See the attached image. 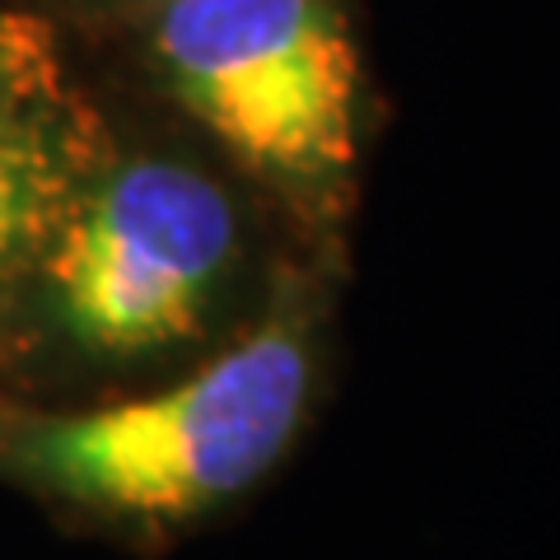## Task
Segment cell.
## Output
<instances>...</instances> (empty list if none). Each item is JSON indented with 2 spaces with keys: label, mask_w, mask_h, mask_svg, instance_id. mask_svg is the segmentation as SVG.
<instances>
[{
  "label": "cell",
  "mask_w": 560,
  "mask_h": 560,
  "mask_svg": "<svg viewBox=\"0 0 560 560\" xmlns=\"http://www.w3.org/2000/svg\"><path fill=\"white\" fill-rule=\"evenodd\" d=\"M308 401L300 331L271 323L164 393L61 416L20 458L61 495L136 518H187L261 481Z\"/></svg>",
  "instance_id": "cell-1"
},
{
  "label": "cell",
  "mask_w": 560,
  "mask_h": 560,
  "mask_svg": "<svg viewBox=\"0 0 560 560\" xmlns=\"http://www.w3.org/2000/svg\"><path fill=\"white\" fill-rule=\"evenodd\" d=\"M154 47L178 98L248 164L327 183L355 160L360 70L331 0H168Z\"/></svg>",
  "instance_id": "cell-2"
},
{
  "label": "cell",
  "mask_w": 560,
  "mask_h": 560,
  "mask_svg": "<svg viewBox=\"0 0 560 560\" xmlns=\"http://www.w3.org/2000/svg\"><path fill=\"white\" fill-rule=\"evenodd\" d=\"M238 248V215L201 168H117L66 224L51 294L70 337L103 355H145L191 337Z\"/></svg>",
  "instance_id": "cell-3"
},
{
  "label": "cell",
  "mask_w": 560,
  "mask_h": 560,
  "mask_svg": "<svg viewBox=\"0 0 560 560\" xmlns=\"http://www.w3.org/2000/svg\"><path fill=\"white\" fill-rule=\"evenodd\" d=\"M38 210H43L38 168L10 140H0V271L10 267V257L38 230Z\"/></svg>",
  "instance_id": "cell-4"
},
{
  "label": "cell",
  "mask_w": 560,
  "mask_h": 560,
  "mask_svg": "<svg viewBox=\"0 0 560 560\" xmlns=\"http://www.w3.org/2000/svg\"><path fill=\"white\" fill-rule=\"evenodd\" d=\"M145 5H168V0H145Z\"/></svg>",
  "instance_id": "cell-5"
}]
</instances>
